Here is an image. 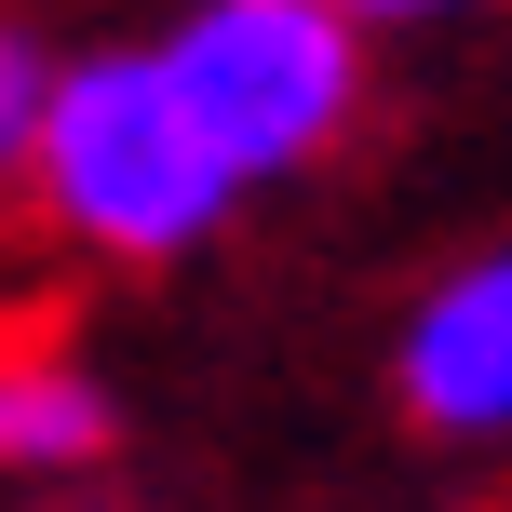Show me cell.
Instances as JSON below:
<instances>
[{
  "label": "cell",
  "mask_w": 512,
  "mask_h": 512,
  "mask_svg": "<svg viewBox=\"0 0 512 512\" xmlns=\"http://www.w3.org/2000/svg\"><path fill=\"white\" fill-rule=\"evenodd\" d=\"M122 445V405L81 351H0V472L54 486V472H95Z\"/></svg>",
  "instance_id": "4"
},
{
  "label": "cell",
  "mask_w": 512,
  "mask_h": 512,
  "mask_svg": "<svg viewBox=\"0 0 512 512\" xmlns=\"http://www.w3.org/2000/svg\"><path fill=\"white\" fill-rule=\"evenodd\" d=\"M324 14H351V27H418V14H459V0H324Z\"/></svg>",
  "instance_id": "6"
},
{
  "label": "cell",
  "mask_w": 512,
  "mask_h": 512,
  "mask_svg": "<svg viewBox=\"0 0 512 512\" xmlns=\"http://www.w3.org/2000/svg\"><path fill=\"white\" fill-rule=\"evenodd\" d=\"M41 95H54V41L0 14V189H27V149H41Z\"/></svg>",
  "instance_id": "5"
},
{
  "label": "cell",
  "mask_w": 512,
  "mask_h": 512,
  "mask_svg": "<svg viewBox=\"0 0 512 512\" xmlns=\"http://www.w3.org/2000/svg\"><path fill=\"white\" fill-rule=\"evenodd\" d=\"M149 54H162L176 108L203 122V149L243 189L310 176L364 122V27L324 14V0H189Z\"/></svg>",
  "instance_id": "2"
},
{
  "label": "cell",
  "mask_w": 512,
  "mask_h": 512,
  "mask_svg": "<svg viewBox=\"0 0 512 512\" xmlns=\"http://www.w3.org/2000/svg\"><path fill=\"white\" fill-rule=\"evenodd\" d=\"M391 391L445 445H512V243L459 256L391 337Z\"/></svg>",
  "instance_id": "3"
},
{
  "label": "cell",
  "mask_w": 512,
  "mask_h": 512,
  "mask_svg": "<svg viewBox=\"0 0 512 512\" xmlns=\"http://www.w3.org/2000/svg\"><path fill=\"white\" fill-rule=\"evenodd\" d=\"M27 189H41V216L68 243L135 256V270L203 256L216 230H230V203H243V176L203 149V122L176 108V81H162L149 41H135V54H54Z\"/></svg>",
  "instance_id": "1"
}]
</instances>
